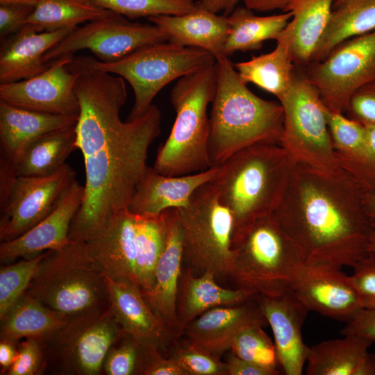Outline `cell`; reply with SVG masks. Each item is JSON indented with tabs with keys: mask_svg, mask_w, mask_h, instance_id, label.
<instances>
[{
	"mask_svg": "<svg viewBox=\"0 0 375 375\" xmlns=\"http://www.w3.org/2000/svg\"><path fill=\"white\" fill-rule=\"evenodd\" d=\"M75 178L76 172L67 163L48 175L18 176L0 210L1 242L17 238L44 218Z\"/></svg>",
	"mask_w": 375,
	"mask_h": 375,
	"instance_id": "obj_14",
	"label": "cell"
},
{
	"mask_svg": "<svg viewBox=\"0 0 375 375\" xmlns=\"http://www.w3.org/2000/svg\"><path fill=\"white\" fill-rule=\"evenodd\" d=\"M275 49L265 54L252 56L234 64L240 79L255 84L280 101L297 76L292 49V29L288 24L276 40Z\"/></svg>",
	"mask_w": 375,
	"mask_h": 375,
	"instance_id": "obj_28",
	"label": "cell"
},
{
	"mask_svg": "<svg viewBox=\"0 0 375 375\" xmlns=\"http://www.w3.org/2000/svg\"><path fill=\"white\" fill-rule=\"evenodd\" d=\"M123 332L110 304L71 316L42 342L47 367L50 362L62 374H99L108 350Z\"/></svg>",
	"mask_w": 375,
	"mask_h": 375,
	"instance_id": "obj_11",
	"label": "cell"
},
{
	"mask_svg": "<svg viewBox=\"0 0 375 375\" xmlns=\"http://www.w3.org/2000/svg\"><path fill=\"white\" fill-rule=\"evenodd\" d=\"M188 375H228L227 365L220 357L197 348L186 340L171 356Z\"/></svg>",
	"mask_w": 375,
	"mask_h": 375,
	"instance_id": "obj_42",
	"label": "cell"
},
{
	"mask_svg": "<svg viewBox=\"0 0 375 375\" xmlns=\"http://www.w3.org/2000/svg\"><path fill=\"white\" fill-rule=\"evenodd\" d=\"M254 296L243 289L220 286L212 272L195 276L184 269L176 297V316L180 331L182 334L190 322L211 308L240 304Z\"/></svg>",
	"mask_w": 375,
	"mask_h": 375,
	"instance_id": "obj_27",
	"label": "cell"
},
{
	"mask_svg": "<svg viewBox=\"0 0 375 375\" xmlns=\"http://www.w3.org/2000/svg\"><path fill=\"white\" fill-rule=\"evenodd\" d=\"M368 252L375 253V229L373 230L370 235L368 245Z\"/></svg>",
	"mask_w": 375,
	"mask_h": 375,
	"instance_id": "obj_57",
	"label": "cell"
},
{
	"mask_svg": "<svg viewBox=\"0 0 375 375\" xmlns=\"http://www.w3.org/2000/svg\"><path fill=\"white\" fill-rule=\"evenodd\" d=\"M135 272L142 292L151 290L156 270L164 249L166 228L163 212L157 215H135Z\"/></svg>",
	"mask_w": 375,
	"mask_h": 375,
	"instance_id": "obj_36",
	"label": "cell"
},
{
	"mask_svg": "<svg viewBox=\"0 0 375 375\" xmlns=\"http://www.w3.org/2000/svg\"><path fill=\"white\" fill-rule=\"evenodd\" d=\"M25 292L69 316L110 304L105 276L87 257L82 240L48 251Z\"/></svg>",
	"mask_w": 375,
	"mask_h": 375,
	"instance_id": "obj_8",
	"label": "cell"
},
{
	"mask_svg": "<svg viewBox=\"0 0 375 375\" xmlns=\"http://www.w3.org/2000/svg\"><path fill=\"white\" fill-rule=\"evenodd\" d=\"M145 362V345L123 332L108 350L103 363L108 375L142 374Z\"/></svg>",
	"mask_w": 375,
	"mask_h": 375,
	"instance_id": "obj_41",
	"label": "cell"
},
{
	"mask_svg": "<svg viewBox=\"0 0 375 375\" xmlns=\"http://www.w3.org/2000/svg\"><path fill=\"white\" fill-rule=\"evenodd\" d=\"M342 335H358L375 343V312L361 309L340 331Z\"/></svg>",
	"mask_w": 375,
	"mask_h": 375,
	"instance_id": "obj_49",
	"label": "cell"
},
{
	"mask_svg": "<svg viewBox=\"0 0 375 375\" xmlns=\"http://www.w3.org/2000/svg\"><path fill=\"white\" fill-rule=\"evenodd\" d=\"M216 63L178 79L170 93L176 118L165 142L158 148L153 168L168 176L204 172L208 156V106L217 88Z\"/></svg>",
	"mask_w": 375,
	"mask_h": 375,
	"instance_id": "obj_5",
	"label": "cell"
},
{
	"mask_svg": "<svg viewBox=\"0 0 375 375\" xmlns=\"http://www.w3.org/2000/svg\"><path fill=\"white\" fill-rule=\"evenodd\" d=\"M292 17L290 12L258 16L246 6H236L226 17L230 30L224 46L223 56L229 57L236 51L258 50L265 40H276Z\"/></svg>",
	"mask_w": 375,
	"mask_h": 375,
	"instance_id": "obj_32",
	"label": "cell"
},
{
	"mask_svg": "<svg viewBox=\"0 0 375 375\" xmlns=\"http://www.w3.org/2000/svg\"><path fill=\"white\" fill-rule=\"evenodd\" d=\"M245 6L256 12L282 10L284 12L293 0H243Z\"/></svg>",
	"mask_w": 375,
	"mask_h": 375,
	"instance_id": "obj_52",
	"label": "cell"
},
{
	"mask_svg": "<svg viewBox=\"0 0 375 375\" xmlns=\"http://www.w3.org/2000/svg\"><path fill=\"white\" fill-rule=\"evenodd\" d=\"M148 20L167 33L169 42L204 49L216 60L224 56L230 30L226 17L210 12L197 1L194 8L184 15H157Z\"/></svg>",
	"mask_w": 375,
	"mask_h": 375,
	"instance_id": "obj_25",
	"label": "cell"
},
{
	"mask_svg": "<svg viewBox=\"0 0 375 375\" xmlns=\"http://www.w3.org/2000/svg\"><path fill=\"white\" fill-rule=\"evenodd\" d=\"M267 323L255 295L238 305L211 308L200 315L184 328L186 341L214 356L230 350L238 334L251 325Z\"/></svg>",
	"mask_w": 375,
	"mask_h": 375,
	"instance_id": "obj_20",
	"label": "cell"
},
{
	"mask_svg": "<svg viewBox=\"0 0 375 375\" xmlns=\"http://www.w3.org/2000/svg\"><path fill=\"white\" fill-rule=\"evenodd\" d=\"M73 55L49 62L42 73L28 79L0 84V100L22 108L61 115H79L80 105L75 92L78 74L67 65Z\"/></svg>",
	"mask_w": 375,
	"mask_h": 375,
	"instance_id": "obj_15",
	"label": "cell"
},
{
	"mask_svg": "<svg viewBox=\"0 0 375 375\" xmlns=\"http://www.w3.org/2000/svg\"><path fill=\"white\" fill-rule=\"evenodd\" d=\"M83 198L84 185L75 179L62 192L44 218L22 235L1 243V260L31 258L45 250H58L67 246L71 242L72 222Z\"/></svg>",
	"mask_w": 375,
	"mask_h": 375,
	"instance_id": "obj_17",
	"label": "cell"
},
{
	"mask_svg": "<svg viewBox=\"0 0 375 375\" xmlns=\"http://www.w3.org/2000/svg\"><path fill=\"white\" fill-rule=\"evenodd\" d=\"M279 103L284 115L279 144L295 162L326 172L340 169L327 124L326 107L306 75L297 74Z\"/></svg>",
	"mask_w": 375,
	"mask_h": 375,
	"instance_id": "obj_10",
	"label": "cell"
},
{
	"mask_svg": "<svg viewBox=\"0 0 375 375\" xmlns=\"http://www.w3.org/2000/svg\"><path fill=\"white\" fill-rule=\"evenodd\" d=\"M47 251L1 267L0 319L25 293L40 261Z\"/></svg>",
	"mask_w": 375,
	"mask_h": 375,
	"instance_id": "obj_39",
	"label": "cell"
},
{
	"mask_svg": "<svg viewBox=\"0 0 375 375\" xmlns=\"http://www.w3.org/2000/svg\"><path fill=\"white\" fill-rule=\"evenodd\" d=\"M373 31H375V0H337L311 62L323 60L344 41Z\"/></svg>",
	"mask_w": 375,
	"mask_h": 375,
	"instance_id": "obj_30",
	"label": "cell"
},
{
	"mask_svg": "<svg viewBox=\"0 0 375 375\" xmlns=\"http://www.w3.org/2000/svg\"><path fill=\"white\" fill-rule=\"evenodd\" d=\"M226 362L228 375H275L272 371L242 359L233 353Z\"/></svg>",
	"mask_w": 375,
	"mask_h": 375,
	"instance_id": "obj_51",
	"label": "cell"
},
{
	"mask_svg": "<svg viewBox=\"0 0 375 375\" xmlns=\"http://www.w3.org/2000/svg\"><path fill=\"white\" fill-rule=\"evenodd\" d=\"M78 74L75 92L80 113L77 147L85 172L84 198L69 229V239L86 241L115 215L128 210L147 165L149 147L160 133L161 112L152 105L141 117L122 121L127 98L124 79L93 69Z\"/></svg>",
	"mask_w": 375,
	"mask_h": 375,
	"instance_id": "obj_1",
	"label": "cell"
},
{
	"mask_svg": "<svg viewBox=\"0 0 375 375\" xmlns=\"http://www.w3.org/2000/svg\"><path fill=\"white\" fill-rule=\"evenodd\" d=\"M76 124L47 133L34 141L15 165L18 176L50 174L65 162L77 147Z\"/></svg>",
	"mask_w": 375,
	"mask_h": 375,
	"instance_id": "obj_34",
	"label": "cell"
},
{
	"mask_svg": "<svg viewBox=\"0 0 375 375\" xmlns=\"http://www.w3.org/2000/svg\"><path fill=\"white\" fill-rule=\"evenodd\" d=\"M240 0H198L197 3L214 13L223 12L224 16H228L237 6Z\"/></svg>",
	"mask_w": 375,
	"mask_h": 375,
	"instance_id": "obj_53",
	"label": "cell"
},
{
	"mask_svg": "<svg viewBox=\"0 0 375 375\" xmlns=\"http://www.w3.org/2000/svg\"><path fill=\"white\" fill-rule=\"evenodd\" d=\"M166 238L158 262L155 283L142 294L153 310L178 335L176 297L183 264V234L178 208L165 210Z\"/></svg>",
	"mask_w": 375,
	"mask_h": 375,
	"instance_id": "obj_22",
	"label": "cell"
},
{
	"mask_svg": "<svg viewBox=\"0 0 375 375\" xmlns=\"http://www.w3.org/2000/svg\"><path fill=\"white\" fill-rule=\"evenodd\" d=\"M217 88L211 103L208 156L219 167L242 149L258 143L279 144L283 128L280 103L253 94L228 57L216 60Z\"/></svg>",
	"mask_w": 375,
	"mask_h": 375,
	"instance_id": "obj_4",
	"label": "cell"
},
{
	"mask_svg": "<svg viewBox=\"0 0 375 375\" xmlns=\"http://www.w3.org/2000/svg\"><path fill=\"white\" fill-rule=\"evenodd\" d=\"M142 375H188L171 356L163 358L160 351L145 345V362Z\"/></svg>",
	"mask_w": 375,
	"mask_h": 375,
	"instance_id": "obj_48",
	"label": "cell"
},
{
	"mask_svg": "<svg viewBox=\"0 0 375 375\" xmlns=\"http://www.w3.org/2000/svg\"><path fill=\"white\" fill-rule=\"evenodd\" d=\"M256 296L273 332L278 367L285 375L302 374L310 348L301 328L309 310L291 290L274 297Z\"/></svg>",
	"mask_w": 375,
	"mask_h": 375,
	"instance_id": "obj_18",
	"label": "cell"
},
{
	"mask_svg": "<svg viewBox=\"0 0 375 375\" xmlns=\"http://www.w3.org/2000/svg\"><path fill=\"white\" fill-rule=\"evenodd\" d=\"M290 290L309 311L345 323L362 309L350 276L340 267L303 263Z\"/></svg>",
	"mask_w": 375,
	"mask_h": 375,
	"instance_id": "obj_16",
	"label": "cell"
},
{
	"mask_svg": "<svg viewBox=\"0 0 375 375\" xmlns=\"http://www.w3.org/2000/svg\"><path fill=\"white\" fill-rule=\"evenodd\" d=\"M167 40V33L158 26L133 22L114 13L76 27L44 54V61L47 63L63 56L88 49L97 60L110 62L144 46Z\"/></svg>",
	"mask_w": 375,
	"mask_h": 375,
	"instance_id": "obj_13",
	"label": "cell"
},
{
	"mask_svg": "<svg viewBox=\"0 0 375 375\" xmlns=\"http://www.w3.org/2000/svg\"><path fill=\"white\" fill-rule=\"evenodd\" d=\"M99 6L129 19L157 15H181L192 10L194 0H92Z\"/></svg>",
	"mask_w": 375,
	"mask_h": 375,
	"instance_id": "obj_40",
	"label": "cell"
},
{
	"mask_svg": "<svg viewBox=\"0 0 375 375\" xmlns=\"http://www.w3.org/2000/svg\"><path fill=\"white\" fill-rule=\"evenodd\" d=\"M216 63L215 56L199 48L168 41L136 49L121 59L106 62L91 56H72L70 71L93 69L119 76L132 87L135 100L128 120L142 116L157 94L168 83Z\"/></svg>",
	"mask_w": 375,
	"mask_h": 375,
	"instance_id": "obj_7",
	"label": "cell"
},
{
	"mask_svg": "<svg viewBox=\"0 0 375 375\" xmlns=\"http://www.w3.org/2000/svg\"><path fill=\"white\" fill-rule=\"evenodd\" d=\"M231 353L238 357L279 374L274 342L261 325H251L242 330L234 339Z\"/></svg>",
	"mask_w": 375,
	"mask_h": 375,
	"instance_id": "obj_38",
	"label": "cell"
},
{
	"mask_svg": "<svg viewBox=\"0 0 375 375\" xmlns=\"http://www.w3.org/2000/svg\"><path fill=\"white\" fill-rule=\"evenodd\" d=\"M19 344L15 359L5 374H41L47 368L42 342L35 338H26Z\"/></svg>",
	"mask_w": 375,
	"mask_h": 375,
	"instance_id": "obj_43",
	"label": "cell"
},
{
	"mask_svg": "<svg viewBox=\"0 0 375 375\" xmlns=\"http://www.w3.org/2000/svg\"><path fill=\"white\" fill-rule=\"evenodd\" d=\"M320 342L310 348L307 375H358L373 342L358 335Z\"/></svg>",
	"mask_w": 375,
	"mask_h": 375,
	"instance_id": "obj_31",
	"label": "cell"
},
{
	"mask_svg": "<svg viewBox=\"0 0 375 375\" xmlns=\"http://www.w3.org/2000/svg\"><path fill=\"white\" fill-rule=\"evenodd\" d=\"M35 6L21 4L0 5V40L17 33L28 23Z\"/></svg>",
	"mask_w": 375,
	"mask_h": 375,
	"instance_id": "obj_47",
	"label": "cell"
},
{
	"mask_svg": "<svg viewBox=\"0 0 375 375\" xmlns=\"http://www.w3.org/2000/svg\"><path fill=\"white\" fill-rule=\"evenodd\" d=\"M306 76L328 109L344 113L353 94L375 81V31L347 40L323 60L310 63Z\"/></svg>",
	"mask_w": 375,
	"mask_h": 375,
	"instance_id": "obj_12",
	"label": "cell"
},
{
	"mask_svg": "<svg viewBox=\"0 0 375 375\" xmlns=\"http://www.w3.org/2000/svg\"><path fill=\"white\" fill-rule=\"evenodd\" d=\"M349 276L362 309L375 312V253L368 252Z\"/></svg>",
	"mask_w": 375,
	"mask_h": 375,
	"instance_id": "obj_44",
	"label": "cell"
},
{
	"mask_svg": "<svg viewBox=\"0 0 375 375\" xmlns=\"http://www.w3.org/2000/svg\"><path fill=\"white\" fill-rule=\"evenodd\" d=\"M70 317L25 292L1 319L0 338L14 343L22 338L43 342L62 328Z\"/></svg>",
	"mask_w": 375,
	"mask_h": 375,
	"instance_id": "obj_29",
	"label": "cell"
},
{
	"mask_svg": "<svg viewBox=\"0 0 375 375\" xmlns=\"http://www.w3.org/2000/svg\"><path fill=\"white\" fill-rule=\"evenodd\" d=\"M303 263L273 213L256 220L232 241L226 276L235 288L274 297L290 290Z\"/></svg>",
	"mask_w": 375,
	"mask_h": 375,
	"instance_id": "obj_6",
	"label": "cell"
},
{
	"mask_svg": "<svg viewBox=\"0 0 375 375\" xmlns=\"http://www.w3.org/2000/svg\"><path fill=\"white\" fill-rule=\"evenodd\" d=\"M279 144L245 147L219 166L211 179L219 200L233 218L232 241L281 204L296 165Z\"/></svg>",
	"mask_w": 375,
	"mask_h": 375,
	"instance_id": "obj_3",
	"label": "cell"
},
{
	"mask_svg": "<svg viewBox=\"0 0 375 375\" xmlns=\"http://www.w3.org/2000/svg\"><path fill=\"white\" fill-rule=\"evenodd\" d=\"M365 191L342 168L326 172L296 164L274 214L304 264L353 267L368 253L374 228Z\"/></svg>",
	"mask_w": 375,
	"mask_h": 375,
	"instance_id": "obj_2",
	"label": "cell"
},
{
	"mask_svg": "<svg viewBox=\"0 0 375 375\" xmlns=\"http://www.w3.org/2000/svg\"><path fill=\"white\" fill-rule=\"evenodd\" d=\"M42 0H0V5L21 4L36 6Z\"/></svg>",
	"mask_w": 375,
	"mask_h": 375,
	"instance_id": "obj_56",
	"label": "cell"
},
{
	"mask_svg": "<svg viewBox=\"0 0 375 375\" xmlns=\"http://www.w3.org/2000/svg\"><path fill=\"white\" fill-rule=\"evenodd\" d=\"M219 167L204 172L168 176L147 166L139 180L128 206L134 215H157L169 208H186L195 190L217 174Z\"/></svg>",
	"mask_w": 375,
	"mask_h": 375,
	"instance_id": "obj_23",
	"label": "cell"
},
{
	"mask_svg": "<svg viewBox=\"0 0 375 375\" xmlns=\"http://www.w3.org/2000/svg\"><path fill=\"white\" fill-rule=\"evenodd\" d=\"M344 114L326 108L327 124L336 158L340 167L347 170L362 156L366 126Z\"/></svg>",
	"mask_w": 375,
	"mask_h": 375,
	"instance_id": "obj_37",
	"label": "cell"
},
{
	"mask_svg": "<svg viewBox=\"0 0 375 375\" xmlns=\"http://www.w3.org/2000/svg\"><path fill=\"white\" fill-rule=\"evenodd\" d=\"M366 143L360 160L346 170L366 191L375 190V124L365 125Z\"/></svg>",
	"mask_w": 375,
	"mask_h": 375,
	"instance_id": "obj_45",
	"label": "cell"
},
{
	"mask_svg": "<svg viewBox=\"0 0 375 375\" xmlns=\"http://www.w3.org/2000/svg\"><path fill=\"white\" fill-rule=\"evenodd\" d=\"M114 12L92 0H42L28 19L38 32L76 28L78 24L104 19Z\"/></svg>",
	"mask_w": 375,
	"mask_h": 375,
	"instance_id": "obj_35",
	"label": "cell"
},
{
	"mask_svg": "<svg viewBox=\"0 0 375 375\" xmlns=\"http://www.w3.org/2000/svg\"><path fill=\"white\" fill-rule=\"evenodd\" d=\"M344 114L363 125L375 124V81L353 94Z\"/></svg>",
	"mask_w": 375,
	"mask_h": 375,
	"instance_id": "obj_46",
	"label": "cell"
},
{
	"mask_svg": "<svg viewBox=\"0 0 375 375\" xmlns=\"http://www.w3.org/2000/svg\"><path fill=\"white\" fill-rule=\"evenodd\" d=\"M85 249L90 261L104 276L138 286L135 215L128 210L112 217L98 234L85 241Z\"/></svg>",
	"mask_w": 375,
	"mask_h": 375,
	"instance_id": "obj_19",
	"label": "cell"
},
{
	"mask_svg": "<svg viewBox=\"0 0 375 375\" xmlns=\"http://www.w3.org/2000/svg\"><path fill=\"white\" fill-rule=\"evenodd\" d=\"M14 342L1 340L0 342V365L1 374H5L13 363L17 349Z\"/></svg>",
	"mask_w": 375,
	"mask_h": 375,
	"instance_id": "obj_54",
	"label": "cell"
},
{
	"mask_svg": "<svg viewBox=\"0 0 375 375\" xmlns=\"http://www.w3.org/2000/svg\"><path fill=\"white\" fill-rule=\"evenodd\" d=\"M109 303L123 331L146 346L163 350L178 335L150 307L140 288L105 276Z\"/></svg>",
	"mask_w": 375,
	"mask_h": 375,
	"instance_id": "obj_21",
	"label": "cell"
},
{
	"mask_svg": "<svg viewBox=\"0 0 375 375\" xmlns=\"http://www.w3.org/2000/svg\"><path fill=\"white\" fill-rule=\"evenodd\" d=\"M364 206L369 222L375 229V190L365 191Z\"/></svg>",
	"mask_w": 375,
	"mask_h": 375,
	"instance_id": "obj_55",
	"label": "cell"
},
{
	"mask_svg": "<svg viewBox=\"0 0 375 375\" xmlns=\"http://www.w3.org/2000/svg\"><path fill=\"white\" fill-rule=\"evenodd\" d=\"M75 28L38 32L27 24L17 33L1 41L0 84L28 79L45 71L44 54Z\"/></svg>",
	"mask_w": 375,
	"mask_h": 375,
	"instance_id": "obj_24",
	"label": "cell"
},
{
	"mask_svg": "<svg viewBox=\"0 0 375 375\" xmlns=\"http://www.w3.org/2000/svg\"><path fill=\"white\" fill-rule=\"evenodd\" d=\"M78 116L33 111L0 100V151L16 165L34 141L51 131L76 124Z\"/></svg>",
	"mask_w": 375,
	"mask_h": 375,
	"instance_id": "obj_26",
	"label": "cell"
},
{
	"mask_svg": "<svg viewBox=\"0 0 375 375\" xmlns=\"http://www.w3.org/2000/svg\"><path fill=\"white\" fill-rule=\"evenodd\" d=\"M17 176L15 165L0 151V210L5 206Z\"/></svg>",
	"mask_w": 375,
	"mask_h": 375,
	"instance_id": "obj_50",
	"label": "cell"
},
{
	"mask_svg": "<svg viewBox=\"0 0 375 375\" xmlns=\"http://www.w3.org/2000/svg\"><path fill=\"white\" fill-rule=\"evenodd\" d=\"M179 212L185 269L195 276L209 272L215 278L226 276L232 255L233 218L211 180L195 190Z\"/></svg>",
	"mask_w": 375,
	"mask_h": 375,
	"instance_id": "obj_9",
	"label": "cell"
},
{
	"mask_svg": "<svg viewBox=\"0 0 375 375\" xmlns=\"http://www.w3.org/2000/svg\"><path fill=\"white\" fill-rule=\"evenodd\" d=\"M337 0H293L285 12L292 15V49L297 65H308Z\"/></svg>",
	"mask_w": 375,
	"mask_h": 375,
	"instance_id": "obj_33",
	"label": "cell"
}]
</instances>
